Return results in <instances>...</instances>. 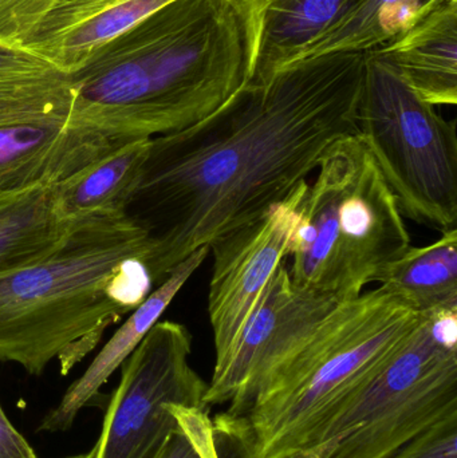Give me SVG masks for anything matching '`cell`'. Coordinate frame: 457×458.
<instances>
[{"mask_svg": "<svg viewBox=\"0 0 457 458\" xmlns=\"http://www.w3.org/2000/svg\"><path fill=\"white\" fill-rule=\"evenodd\" d=\"M365 53L287 64L200 123L150 140L125 217L149 242L157 287L190 253L259 219L359 134Z\"/></svg>", "mask_w": 457, "mask_h": 458, "instance_id": "1", "label": "cell"}, {"mask_svg": "<svg viewBox=\"0 0 457 458\" xmlns=\"http://www.w3.org/2000/svg\"><path fill=\"white\" fill-rule=\"evenodd\" d=\"M69 77L74 123L131 140L174 133L247 82L243 26L233 0H174Z\"/></svg>", "mask_w": 457, "mask_h": 458, "instance_id": "2", "label": "cell"}, {"mask_svg": "<svg viewBox=\"0 0 457 458\" xmlns=\"http://www.w3.org/2000/svg\"><path fill=\"white\" fill-rule=\"evenodd\" d=\"M149 242L125 216L78 222L48 255L0 274V360L62 376L152 293Z\"/></svg>", "mask_w": 457, "mask_h": 458, "instance_id": "3", "label": "cell"}, {"mask_svg": "<svg viewBox=\"0 0 457 458\" xmlns=\"http://www.w3.org/2000/svg\"><path fill=\"white\" fill-rule=\"evenodd\" d=\"M383 287L341 301L254 394L212 420L225 458H300L420 319Z\"/></svg>", "mask_w": 457, "mask_h": 458, "instance_id": "4", "label": "cell"}, {"mask_svg": "<svg viewBox=\"0 0 457 458\" xmlns=\"http://www.w3.org/2000/svg\"><path fill=\"white\" fill-rule=\"evenodd\" d=\"M410 247L396 198L360 134L335 142L306 185L292 232L295 284L348 301Z\"/></svg>", "mask_w": 457, "mask_h": 458, "instance_id": "5", "label": "cell"}, {"mask_svg": "<svg viewBox=\"0 0 457 458\" xmlns=\"http://www.w3.org/2000/svg\"><path fill=\"white\" fill-rule=\"evenodd\" d=\"M457 411V309L418 325L300 458H389Z\"/></svg>", "mask_w": 457, "mask_h": 458, "instance_id": "6", "label": "cell"}, {"mask_svg": "<svg viewBox=\"0 0 457 458\" xmlns=\"http://www.w3.org/2000/svg\"><path fill=\"white\" fill-rule=\"evenodd\" d=\"M359 134L402 216L440 232L457 229V133L394 67L365 53Z\"/></svg>", "mask_w": 457, "mask_h": 458, "instance_id": "7", "label": "cell"}, {"mask_svg": "<svg viewBox=\"0 0 457 458\" xmlns=\"http://www.w3.org/2000/svg\"><path fill=\"white\" fill-rule=\"evenodd\" d=\"M192 335L182 323L157 322L121 365V379L97 440V458H156L177 420L172 405H204L208 384L190 366Z\"/></svg>", "mask_w": 457, "mask_h": 458, "instance_id": "8", "label": "cell"}, {"mask_svg": "<svg viewBox=\"0 0 457 458\" xmlns=\"http://www.w3.org/2000/svg\"><path fill=\"white\" fill-rule=\"evenodd\" d=\"M306 185L308 182L259 219L209 244L214 256L208 293L216 357L214 370L227 362L266 285L289 258Z\"/></svg>", "mask_w": 457, "mask_h": 458, "instance_id": "9", "label": "cell"}, {"mask_svg": "<svg viewBox=\"0 0 457 458\" xmlns=\"http://www.w3.org/2000/svg\"><path fill=\"white\" fill-rule=\"evenodd\" d=\"M338 303L295 284L282 264L260 295L233 354L214 370L204 405L236 406L249 400Z\"/></svg>", "mask_w": 457, "mask_h": 458, "instance_id": "10", "label": "cell"}, {"mask_svg": "<svg viewBox=\"0 0 457 458\" xmlns=\"http://www.w3.org/2000/svg\"><path fill=\"white\" fill-rule=\"evenodd\" d=\"M129 141L70 117L0 125V193L53 187Z\"/></svg>", "mask_w": 457, "mask_h": 458, "instance_id": "11", "label": "cell"}, {"mask_svg": "<svg viewBox=\"0 0 457 458\" xmlns=\"http://www.w3.org/2000/svg\"><path fill=\"white\" fill-rule=\"evenodd\" d=\"M359 0H233L247 54V82L266 83L343 21Z\"/></svg>", "mask_w": 457, "mask_h": 458, "instance_id": "12", "label": "cell"}, {"mask_svg": "<svg viewBox=\"0 0 457 458\" xmlns=\"http://www.w3.org/2000/svg\"><path fill=\"white\" fill-rule=\"evenodd\" d=\"M208 255V245L199 248L174 267L161 284L153 288L148 298L129 314L128 319L102 347L85 373L72 382L58 405L43 417L40 432L62 433L72 429L78 414L98 395L110 377L128 360L156 323L160 322L169 304Z\"/></svg>", "mask_w": 457, "mask_h": 458, "instance_id": "13", "label": "cell"}, {"mask_svg": "<svg viewBox=\"0 0 457 458\" xmlns=\"http://www.w3.org/2000/svg\"><path fill=\"white\" fill-rule=\"evenodd\" d=\"M424 101L457 104V0H447L402 34L372 50Z\"/></svg>", "mask_w": 457, "mask_h": 458, "instance_id": "14", "label": "cell"}, {"mask_svg": "<svg viewBox=\"0 0 457 458\" xmlns=\"http://www.w3.org/2000/svg\"><path fill=\"white\" fill-rule=\"evenodd\" d=\"M150 140L137 139L54 185V203L67 223L93 217L125 216L149 149Z\"/></svg>", "mask_w": 457, "mask_h": 458, "instance_id": "15", "label": "cell"}, {"mask_svg": "<svg viewBox=\"0 0 457 458\" xmlns=\"http://www.w3.org/2000/svg\"><path fill=\"white\" fill-rule=\"evenodd\" d=\"M373 282L419 314L457 309V229L424 247H408Z\"/></svg>", "mask_w": 457, "mask_h": 458, "instance_id": "16", "label": "cell"}, {"mask_svg": "<svg viewBox=\"0 0 457 458\" xmlns=\"http://www.w3.org/2000/svg\"><path fill=\"white\" fill-rule=\"evenodd\" d=\"M53 187L0 193V274L53 252L77 225L59 216Z\"/></svg>", "mask_w": 457, "mask_h": 458, "instance_id": "17", "label": "cell"}, {"mask_svg": "<svg viewBox=\"0 0 457 458\" xmlns=\"http://www.w3.org/2000/svg\"><path fill=\"white\" fill-rule=\"evenodd\" d=\"M444 2L447 0H359L348 15L322 35L298 61L326 54L375 50Z\"/></svg>", "mask_w": 457, "mask_h": 458, "instance_id": "18", "label": "cell"}, {"mask_svg": "<svg viewBox=\"0 0 457 458\" xmlns=\"http://www.w3.org/2000/svg\"><path fill=\"white\" fill-rule=\"evenodd\" d=\"M72 91L66 74L0 83V125L47 117H70Z\"/></svg>", "mask_w": 457, "mask_h": 458, "instance_id": "19", "label": "cell"}, {"mask_svg": "<svg viewBox=\"0 0 457 458\" xmlns=\"http://www.w3.org/2000/svg\"><path fill=\"white\" fill-rule=\"evenodd\" d=\"M177 429L156 458H222L208 408L172 405Z\"/></svg>", "mask_w": 457, "mask_h": 458, "instance_id": "20", "label": "cell"}, {"mask_svg": "<svg viewBox=\"0 0 457 458\" xmlns=\"http://www.w3.org/2000/svg\"><path fill=\"white\" fill-rule=\"evenodd\" d=\"M62 0H0V43L23 47Z\"/></svg>", "mask_w": 457, "mask_h": 458, "instance_id": "21", "label": "cell"}, {"mask_svg": "<svg viewBox=\"0 0 457 458\" xmlns=\"http://www.w3.org/2000/svg\"><path fill=\"white\" fill-rule=\"evenodd\" d=\"M389 458H457V411H451Z\"/></svg>", "mask_w": 457, "mask_h": 458, "instance_id": "22", "label": "cell"}, {"mask_svg": "<svg viewBox=\"0 0 457 458\" xmlns=\"http://www.w3.org/2000/svg\"><path fill=\"white\" fill-rule=\"evenodd\" d=\"M62 74L47 59L18 46L0 43V83L40 80Z\"/></svg>", "mask_w": 457, "mask_h": 458, "instance_id": "23", "label": "cell"}, {"mask_svg": "<svg viewBox=\"0 0 457 458\" xmlns=\"http://www.w3.org/2000/svg\"><path fill=\"white\" fill-rule=\"evenodd\" d=\"M120 2L123 0H62L45 19L39 30L32 35L30 42H39L61 34L75 24L96 15L99 11L106 10L110 5Z\"/></svg>", "mask_w": 457, "mask_h": 458, "instance_id": "24", "label": "cell"}, {"mask_svg": "<svg viewBox=\"0 0 457 458\" xmlns=\"http://www.w3.org/2000/svg\"><path fill=\"white\" fill-rule=\"evenodd\" d=\"M0 458H39L0 406Z\"/></svg>", "mask_w": 457, "mask_h": 458, "instance_id": "25", "label": "cell"}, {"mask_svg": "<svg viewBox=\"0 0 457 458\" xmlns=\"http://www.w3.org/2000/svg\"><path fill=\"white\" fill-rule=\"evenodd\" d=\"M67 458H97V446L94 445L90 451L86 452V454H77V456L67 457Z\"/></svg>", "mask_w": 457, "mask_h": 458, "instance_id": "26", "label": "cell"}]
</instances>
